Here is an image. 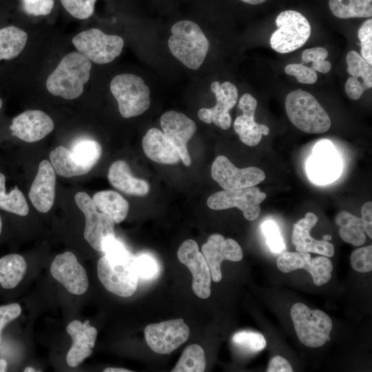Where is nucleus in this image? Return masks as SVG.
<instances>
[{"label":"nucleus","mask_w":372,"mask_h":372,"mask_svg":"<svg viewBox=\"0 0 372 372\" xmlns=\"http://www.w3.org/2000/svg\"><path fill=\"white\" fill-rule=\"evenodd\" d=\"M2 105H3V102H2L1 99H0V110H1V107H2Z\"/></svg>","instance_id":"obj_54"},{"label":"nucleus","mask_w":372,"mask_h":372,"mask_svg":"<svg viewBox=\"0 0 372 372\" xmlns=\"http://www.w3.org/2000/svg\"><path fill=\"white\" fill-rule=\"evenodd\" d=\"M160 123L163 132L176 149L183 164L189 166L192 161L187 145L196 132L195 122L183 113L169 110L161 116Z\"/></svg>","instance_id":"obj_16"},{"label":"nucleus","mask_w":372,"mask_h":372,"mask_svg":"<svg viewBox=\"0 0 372 372\" xmlns=\"http://www.w3.org/2000/svg\"><path fill=\"white\" fill-rule=\"evenodd\" d=\"M110 90L123 118L141 115L150 106L149 88L142 78L135 74L116 75L110 83Z\"/></svg>","instance_id":"obj_5"},{"label":"nucleus","mask_w":372,"mask_h":372,"mask_svg":"<svg viewBox=\"0 0 372 372\" xmlns=\"http://www.w3.org/2000/svg\"><path fill=\"white\" fill-rule=\"evenodd\" d=\"M287 74L294 76L298 82L305 84H314L318 80L316 71L302 63H291L285 68Z\"/></svg>","instance_id":"obj_43"},{"label":"nucleus","mask_w":372,"mask_h":372,"mask_svg":"<svg viewBox=\"0 0 372 372\" xmlns=\"http://www.w3.org/2000/svg\"><path fill=\"white\" fill-rule=\"evenodd\" d=\"M66 331L72 339V346L66 356L67 364L71 367H76L92 355L97 330L90 324L88 320L83 323L75 320L69 323Z\"/></svg>","instance_id":"obj_22"},{"label":"nucleus","mask_w":372,"mask_h":372,"mask_svg":"<svg viewBox=\"0 0 372 372\" xmlns=\"http://www.w3.org/2000/svg\"><path fill=\"white\" fill-rule=\"evenodd\" d=\"M168 46L173 56L187 68L197 70L203 63L209 43L199 25L189 20L176 22L171 28Z\"/></svg>","instance_id":"obj_3"},{"label":"nucleus","mask_w":372,"mask_h":372,"mask_svg":"<svg viewBox=\"0 0 372 372\" xmlns=\"http://www.w3.org/2000/svg\"><path fill=\"white\" fill-rule=\"evenodd\" d=\"M278 28L271 34L270 45L279 53L291 52L304 45L311 34L307 19L295 10L280 12L276 19Z\"/></svg>","instance_id":"obj_7"},{"label":"nucleus","mask_w":372,"mask_h":372,"mask_svg":"<svg viewBox=\"0 0 372 372\" xmlns=\"http://www.w3.org/2000/svg\"><path fill=\"white\" fill-rule=\"evenodd\" d=\"M329 6L332 13L340 19L372 16V0H329Z\"/></svg>","instance_id":"obj_33"},{"label":"nucleus","mask_w":372,"mask_h":372,"mask_svg":"<svg viewBox=\"0 0 372 372\" xmlns=\"http://www.w3.org/2000/svg\"><path fill=\"white\" fill-rule=\"evenodd\" d=\"M92 63L79 52L65 56L48 77L46 88L52 94L65 99H74L83 92L89 81Z\"/></svg>","instance_id":"obj_2"},{"label":"nucleus","mask_w":372,"mask_h":372,"mask_svg":"<svg viewBox=\"0 0 372 372\" xmlns=\"http://www.w3.org/2000/svg\"><path fill=\"white\" fill-rule=\"evenodd\" d=\"M267 372H292L290 363L284 358L276 355L273 357L268 366Z\"/></svg>","instance_id":"obj_47"},{"label":"nucleus","mask_w":372,"mask_h":372,"mask_svg":"<svg viewBox=\"0 0 372 372\" xmlns=\"http://www.w3.org/2000/svg\"><path fill=\"white\" fill-rule=\"evenodd\" d=\"M136 268L138 276L143 278H152L158 271L156 260L146 254L136 257Z\"/></svg>","instance_id":"obj_45"},{"label":"nucleus","mask_w":372,"mask_h":372,"mask_svg":"<svg viewBox=\"0 0 372 372\" xmlns=\"http://www.w3.org/2000/svg\"><path fill=\"white\" fill-rule=\"evenodd\" d=\"M50 272L52 277L72 294L82 295L87 290L89 281L85 269L70 251L59 254L54 258L50 266Z\"/></svg>","instance_id":"obj_18"},{"label":"nucleus","mask_w":372,"mask_h":372,"mask_svg":"<svg viewBox=\"0 0 372 372\" xmlns=\"http://www.w3.org/2000/svg\"><path fill=\"white\" fill-rule=\"evenodd\" d=\"M24 372H35L36 370L32 367H26L24 370Z\"/></svg>","instance_id":"obj_52"},{"label":"nucleus","mask_w":372,"mask_h":372,"mask_svg":"<svg viewBox=\"0 0 372 372\" xmlns=\"http://www.w3.org/2000/svg\"><path fill=\"white\" fill-rule=\"evenodd\" d=\"M177 257L192 274V289L195 294L203 299L209 298L211 295V273L197 242L192 239L183 242L177 251Z\"/></svg>","instance_id":"obj_15"},{"label":"nucleus","mask_w":372,"mask_h":372,"mask_svg":"<svg viewBox=\"0 0 372 372\" xmlns=\"http://www.w3.org/2000/svg\"><path fill=\"white\" fill-rule=\"evenodd\" d=\"M290 314L298 338L304 345L320 347L330 340L332 321L324 311L312 310L297 302L292 306Z\"/></svg>","instance_id":"obj_6"},{"label":"nucleus","mask_w":372,"mask_h":372,"mask_svg":"<svg viewBox=\"0 0 372 372\" xmlns=\"http://www.w3.org/2000/svg\"><path fill=\"white\" fill-rule=\"evenodd\" d=\"M285 109L291 122L306 133L321 134L331 127L330 117L324 108L312 94L301 89L287 94Z\"/></svg>","instance_id":"obj_4"},{"label":"nucleus","mask_w":372,"mask_h":372,"mask_svg":"<svg viewBox=\"0 0 372 372\" xmlns=\"http://www.w3.org/2000/svg\"><path fill=\"white\" fill-rule=\"evenodd\" d=\"M7 368V362L4 359H0V372L6 371Z\"/></svg>","instance_id":"obj_51"},{"label":"nucleus","mask_w":372,"mask_h":372,"mask_svg":"<svg viewBox=\"0 0 372 372\" xmlns=\"http://www.w3.org/2000/svg\"><path fill=\"white\" fill-rule=\"evenodd\" d=\"M92 200L96 208L114 223H120L127 217L129 203L118 193L112 190L101 191L93 196Z\"/></svg>","instance_id":"obj_28"},{"label":"nucleus","mask_w":372,"mask_h":372,"mask_svg":"<svg viewBox=\"0 0 372 372\" xmlns=\"http://www.w3.org/2000/svg\"><path fill=\"white\" fill-rule=\"evenodd\" d=\"M54 129L52 119L38 110H26L15 116L10 126L13 136L28 143L39 141Z\"/></svg>","instance_id":"obj_20"},{"label":"nucleus","mask_w":372,"mask_h":372,"mask_svg":"<svg viewBox=\"0 0 372 372\" xmlns=\"http://www.w3.org/2000/svg\"><path fill=\"white\" fill-rule=\"evenodd\" d=\"M232 342L239 348L251 353L259 352L266 346L264 336L254 331L238 332L234 335Z\"/></svg>","instance_id":"obj_37"},{"label":"nucleus","mask_w":372,"mask_h":372,"mask_svg":"<svg viewBox=\"0 0 372 372\" xmlns=\"http://www.w3.org/2000/svg\"><path fill=\"white\" fill-rule=\"evenodd\" d=\"M145 154L152 161L174 165L180 160L179 154L163 131L153 127L147 131L142 140Z\"/></svg>","instance_id":"obj_26"},{"label":"nucleus","mask_w":372,"mask_h":372,"mask_svg":"<svg viewBox=\"0 0 372 372\" xmlns=\"http://www.w3.org/2000/svg\"><path fill=\"white\" fill-rule=\"evenodd\" d=\"M351 267L361 273L369 272L372 270V246L358 248L351 255Z\"/></svg>","instance_id":"obj_41"},{"label":"nucleus","mask_w":372,"mask_h":372,"mask_svg":"<svg viewBox=\"0 0 372 372\" xmlns=\"http://www.w3.org/2000/svg\"><path fill=\"white\" fill-rule=\"evenodd\" d=\"M107 178L114 187L129 195L143 196L149 191L148 183L134 177L127 163L122 160H118L111 165Z\"/></svg>","instance_id":"obj_27"},{"label":"nucleus","mask_w":372,"mask_h":372,"mask_svg":"<svg viewBox=\"0 0 372 372\" xmlns=\"http://www.w3.org/2000/svg\"><path fill=\"white\" fill-rule=\"evenodd\" d=\"M72 43L90 61L105 64L120 55L124 41L118 35L106 34L97 28H92L76 34L72 39Z\"/></svg>","instance_id":"obj_8"},{"label":"nucleus","mask_w":372,"mask_h":372,"mask_svg":"<svg viewBox=\"0 0 372 372\" xmlns=\"http://www.w3.org/2000/svg\"><path fill=\"white\" fill-rule=\"evenodd\" d=\"M362 220L364 225V231L368 236L372 238V203L371 201L365 203L361 209Z\"/></svg>","instance_id":"obj_48"},{"label":"nucleus","mask_w":372,"mask_h":372,"mask_svg":"<svg viewBox=\"0 0 372 372\" xmlns=\"http://www.w3.org/2000/svg\"><path fill=\"white\" fill-rule=\"evenodd\" d=\"M211 90L215 94L216 103L211 108H200L198 116L202 121L227 130L231 125V117L229 113L237 103L238 93L236 87L229 81L220 83L214 81Z\"/></svg>","instance_id":"obj_17"},{"label":"nucleus","mask_w":372,"mask_h":372,"mask_svg":"<svg viewBox=\"0 0 372 372\" xmlns=\"http://www.w3.org/2000/svg\"><path fill=\"white\" fill-rule=\"evenodd\" d=\"M240 1L247 3H249V4H251V5H257V4L263 3L266 1L267 0H240Z\"/></svg>","instance_id":"obj_50"},{"label":"nucleus","mask_w":372,"mask_h":372,"mask_svg":"<svg viewBox=\"0 0 372 372\" xmlns=\"http://www.w3.org/2000/svg\"><path fill=\"white\" fill-rule=\"evenodd\" d=\"M206 366L203 349L196 344L187 346L183 351L172 372H203Z\"/></svg>","instance_id":"obj_35"},{"label":"nucleus","mask_w":372,"mask_h":372,"mask_svg":"<svg viewBox=\"0 0 372 372\" xmlns=\"http://www.w3.org/2000/svg\"><path fill=\"white\" fill-rule=\"evenodd\" d=\"M358 39L360 41L361 56L372 65V19L365 21L358 30Z\"/></svg>","instance_id":"obj_42"},{"label":"nucleus","mask_w":372,"mask_h":372,"mask_svg":"<svg viewBox=\"0 0 372 372\" xmlns=\"http://www.w3.org/2000/svg\"><path fill=\"white\" fill-rule=\"evenodd\" d=\"M104 372H130L132 371L122 369V368H114V367H109L103 370Z\"/></svg>","instance_id":"obj_49"},{"label":"nucleus","mask_w":372,"mask_h":372,"mask_svg":"<svg viewBox=\"0 0 372 372\" xmlns=\"http://www.w3.org/2000/svg\"><path fill=\"white\" fill-rule=\"evenodd\" d=\"M144 333L146 342L154 352L169 354L187 340L190 330L183 319L178 318L148 324Z\"/></svg>","instance_id":"obj_12"},{"label":"nucleus","mask_w":372,"mask_h":372,"mask_svg":"<svg viewBox=\"0 0 372 372\" xmlns=\"http://www.w3.org/2000/svg\"><path fill=\"white\" fill-rule=\"evenodd\" d=\"M317 222L318 217L313 213H307L304 218L293 225L291 241L297 251L312 252L332 257L335 252L333 244L324 236L322 240H316L310 235L311 229Z\"/></svg>","instance_id":"obj_24"},{"label":"nucleus","mask_w":372,"mask_h":372,"mask_svg":"<svg viewBox=\"0 0 372 372\" xmlns=\"http://www.w3.org/2000/svg\"><path fill=\"white\" fill-rule=\"evenodd\" d=\"M56 174L47 160L39 165L37 174L31 185L29 198L34 208L41 213H47L52 207L55 198Z\"/></svg>","instance_id":"obj_23"},{"label":"nucleus","mask_w":372,"mask_h":372,"mask_svg":"<svg viewBox=\"0 0 372 372\" xmlns=\"http://www.w3.org/2000/svg\"><path fill=\"white\" fill-rule=\"evenodd\" d=\"M202 254L214 282H219L222 279L220 266L223 260L238 262L243 257L242 248L236 240L225 239L217 234L210 236L207 242L203 245Z\"/></svg>","instance_id":"obj_19"},{"label":"nucleus","mask_w":372,"mask_h":372,"mask_svg":"<svg viewBox=\"0 0 372 372\" xmlns=\"http://www.w3.org/2000/svg\"><path fill=\"white\" fill-rule=\"evenodd\" d=\"M74 200L85 216L84 238L93 249L103 252V244L115 238L114 223L108 216L97 211L87 194L79 192L75 194Z\"/></svg>","instance_id":"obj_10"},{"label":"nucleus","mask_w":372,"mask_h":372,"mask_svg":"<svg viewBox=\"0 0 372 372\" xmlns=\"http://www.w3.org/2000/svg\"><path fill=\"white\" fill-rule=\"evenodd\" d=\"M24 11L31 15L49 14L54 6V0H22Z\"/></svg>","instance_id":"obj_44"},{"label":"nucleus","mask_w":372,"mask_h":372,"mask_svg":"<svg viewBox=\"0 0 372 372\" xmlns=\"http://www.w3.org/2000/svg\"><path fill=\"white\" fill-rule=\"evenodd\" d=\"M0 209L21 216L29 212L26 199L17 186L6 194V177L2 173H0Z\"/></svg>","instance_id":"obj_34"},{"label":"nucleus","mask_w":372,"mask_h":372,"mask_svg":"<svg viewBox=\"0 0 372 372\" xmlns=\"http://www.w3.org/2000/svg\"><path fill=\"white\" fill-rule=\"evenodd\" d=\"M1 229H2V220H1V216H0V234H1Z\"/></svg>","instance_id":"obj_53"},{"label":"nucleus","mask_w":372,"mask_h":372,"mask_svg":"<svg viewBox=\"0 0 372 372\" xmlns=\"http://www.w3.org/2000/svg\"><path fill=\"white\" fill-rule=\"evenodd\" d=\"M50 163L55 173L64 178L81 176L90 170L78 164L72 151L63 146H58L50 154Z\"/></svg>","instance_id":"obj_31"},{"label":"nucleus","mask_w":372,"mask_h":372,"mask_svg":"<svg viewBox=\"0 0 372 372\" xmlns=\"http://www.w3.org/2000/svg\"><path fill=\"white\" fill-rule=\"evenodd\" d=\"M21 313V308L17 303H11L0 306V342L3 328L11 321L16 319Z\"/></svg>","instance_id":"obj_46"},{"label":"nucleus","mask_w":372,"mask_h":372,"mask_svg":"<svg viewBox=\"0 0 372 372\" xmlns=\"http://www.w3.org/2000/svg\"><path fill=\"white\" fill-rule=\"evenodd\" d=\"M238 107L242 112V114L236 118L234 123V130L244 144L256 146L260 142L262 135L269 134L267 125L255 121L257 101L252 95L246 93L239 99Z\"/></svg>","instance_id":"obj_21"},{"label":"nucleus","mask_w":372,"mask_h":372,"mask_svg":"<svg viewBox=\"0 0 372 372\" xmlns=\"http://www.w3.org/2000/svg\"><path fill=\"white\" fill-rule=\"evenodd\" d=\"M101 145L95 141H81L72 150L75 161L80 165L91 170L102 155Z\"/></svg>","instance_id":"obj_36"},{"label":"nucleus","mask_w":372,"mask_h":372,"mask_svg":"<svg viewBox=\"0 0 372 372\" xmlns=\"http://www.w3.org/2000/svg\"><path fill=\"white\" fill-rule=\"evenodd\" d=\"M103 252L105 254L97 263V274L102 285L118 296L133 295L138 279L136 256L115 238L104 243Z\"/></svg>","instance_id":"obj_1"},{"label":"nucleus","mask_w":372,"mask_h":372,"mask_svg":"<svg viewBox=\"0 0 372 372\" xmlns=\"http://www.w3.org/2000/svg\"><path fill=\"white\" fill-rule=\"evenodd\" d=\"M328 54V51L324 48L306 49L302 54V64L312 63L311 68L315 71L327 73L331 68L330 62L325 60Z\"/></svg>","instance_id":"obj_38"},{"label":"nucleus","mask_w":372,"mask_h":372,"mask_svg":"<svg viewBox=\"0 0 372 372\" xmlns=\"http://www.w3.org/2000/svg\"><path fill=\"white\" fill-rule=\"evenodd\" d=\"M342 161L333 143L322 139L313 146L306 163V172L310 181L324 185L336 180L342 174Z\"/></svg>","instance_id":"obj_9"},{"label":"nucleus","mask_w":372,"mask_h":372,"mask_svg":"<svg viewBox=\"0 0 372 372\" xmlns=\"http://www.w3.org/2000/svg\"><path fill=\"white\" fill-rule=\"evenodd\" d=\"M278 268L283 273H289L298 269L308 271L313 283L321 286L327 283L331 278L333 265L327 256H318L311 258L309 252L287 251L282 253L277 259Z\"/></svg>","instance_id":"obj_14"},{"label":"nucleus","mask_w":372,"mask_h":372,"mask_svg":"<svg viewBox=\"0 0 372 372\" xmlns=\"http://www.w3.org/2000/svg\"><path fill=\"white\" fill-rule=\"evenodd\" d=\"M261 228L270 250L276 254L282 252L285 245L277 224L272 220H267L262 224Z\"/></svg>","instance_id":"obj_39"},{"label":"nucleus","mask_w":372,"mask_h":372,"mask_svg":"<svg viewBox=\"0 0 372 372\" xmlns=\"http://www.w3.org/2000/svg\"><path fill=\"white\" fill-rule=\"evenodd\" d=\"M212 178L224 189L256 186L265 178V172L256 167H236L226 156H218L211 167Z\"/></svg>","instance_id":"obj_13"},{"label":"nucleus","mask_w":372,"mask_h":372,"mask_svg":"<svg viewBox=\"0 0 372 372\" xmlns=\"http://www.w3.org/2000/svg\"><path fill=\"white\" fill-rule=\"evenodd\" d=\"M339 226L341 238L353 246H360L366 241L364 229L361 218L346 211H340L335 219Z\"/></svg>","instance_id":"obj_30"},{"label":"nucleus","mask_w":372,"mask_h":372,"mask_svg":"<svg viewBox=\"0 0 372 372\" xmlns=\"http://www.w3.org/2000/svg\"><path fill=\"white\" fill-rule=\"evenodd\" d=\"M27 40V33L17 27L0 29V61L17 57L23 50Z\"/></svg>","instance_id":"obj_32"},{"label":"nucleus","mask_w":372,"mask_h":372,"mask_svg":"<svg viewBox=\"0 0 372 372\" xmlns=\"http://www.w3.org/2000/svg\"><path fill=\"white\" fill-rule=\"evenodd\" d=\"M27 270L23 256L11 254L0 258V285L4 289H12L21 281Z\"/></svg>","instance_id":"obj_29"},{"label":"nucleus","mask_w":372,"mask_h":372,"mask_svg":"<svg viewBox=\"0 0 372 372\" xmlns=\"http://www.w3.org/2000/svg\"><path fill=\"white\" fill-rule=\"evenodd\" d=\"M64 8L75 18L85 19L94 12L96 0H60Z\"/></svg>","instance_id":"obj_40"},{"label":"nucleus","mask_w":372,"mask_h":372,"mask_svg":"<svg viewBox=\"0 0 372 372\" xmlns=\"http://www.w3.org/2000/svg\"><path fill=\"white\" fill-rule=\"evenodd\" d=\"M266 197L265 192L258 187L252 186L217 192L207 198V204L214 210L238 208L242 211L245 219L253 221L259 216L260 205Z\"/></svg>","instance_id":"obj_11"},{"label":"nucleus","mask_w":372,"mask_h":372,"mask_svg":"<svg viewBox=\"0 0 372 372\" xmlns=\"http://www.w3.org/2000/svg\"><path fill=\"white\" fill-rule=\"evenodd\" d=\"M347 72L352 75L345 83V92L353 100L359 99L363 92L372 87V67L356 51L347 55Z\"/></svg>","instance_id":"obj_25"}]
</instances>
